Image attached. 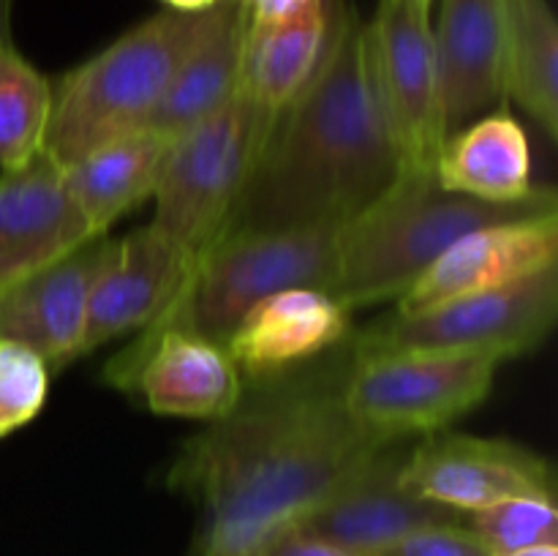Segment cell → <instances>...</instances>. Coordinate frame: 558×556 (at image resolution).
<instances>
[{"label":"cell","mask_w":558,"mask_h":556,"mask_svg":"<svg viewBox=\"0 0 558 556\" xmlns=\"http://www.w3.org/2000/svg\"><path fill=\"white\" fill-rule=\"evenodd\" d=\"M343 374L336 368L243 396L180 447L167 485L199 507L196 556H254L392 442L352 418Z\"/></svg>","instance_id":"1"},{"label":"cell","mask_w":558,"mask_h":556,"mask_svg":"<svg viewBox=\"0 0 558 556\" xmlns=\"http://www.w3.org/2000/svg\"><path fill=\"white\" fill-rule=\"evenodd\" d=\"M401 174L376 98L365 22L338 0L314 80L276 114L227 234L347 223Z\"/></svg>","instance_id":"2"},{"label":"cell","mask_w":558,"mask_h":556,"mask_svg":"<svg viewBox=\"0 0 558 556\" xmlns=\"http://www.w3.org/2000/svg\"><path fill=\"white\" fill-rule=\"evenodd\" d=\"M550 210H558L554 189H537L512 205H494L441 189L434 169L401 172L379 200L341 227L327 294L349 311L387 300L398 303L463 234Z\"/></svg>","instance_id":"3"},{"label":"cell","mask_w":558,"mask_h":556,"mask_svg":"<svg viewBox=\"0 0 558 556\" xmlns=\"http://www.w3.org/2000/svg\"><path fill=\"white\" fill-rule=\"evenodd\" d=\"M218 5L202 14L161 9L65 71L52 85L47 156L65 169L85 153L145 129L183 60L216 25Z\"/></svg>","instance_id":"4"},{"label":"cell","mask_w":558,"mask_h":556,"mask_svg":"<svg viewBox=\"0 0 558 556\" xmlns=\"http://www.w3.org/2000/svg\"><path fill=\"white\" fill-rule=\"evenodd\" d=\"M343 223L234 232L191 265L183 287L153 325L140 333L185 330L227 347L243 316L283 289H325L336 276Z\"/></svg>","instance_id":"5"},{"label":"cell","mask_w":558,"mask_h":556,"mask_svg":"<svg viewBox=\"0 0 558 556\" xmlns=\"http://www.w3.org/2000/svg\"><path fill=\"white\" fill-rule=\"evenodd\" d=\"M276 114L238 90L218 112L172 142L153 191V227L191 259L227 232L234 205L265 147Z\"/></svg>","instance_id":"6"},{"label":"cell","mask_w":558,"mask_h":556,"mask_svg":"<svg viewBox=\"0 0 558 556\" xmlns=\"http://www.w3.org/2000/svg\"><path fill=\"white\" fill-rule=\"evenodd\" d=\"M499 365L490 354L445 349L352 354L343 403L357 423L385 439H420L474 412L494 390Z\"/></svg>","instance_id":"7"},{"label":"cell","mask_w":558,"mask_h":556,"mask_svg":"<svg viewBox=\"0 0 558 556\" xmlns=\"http://www.w3.org/2000/svg\"><path fill=\"white\" fill-rule=\"evenodd\" d=\"M558 314V267L526 281L441 300L417 311H392L349 338L354 358L403 349L480 352L512 360L543 347Z\"/></svg>","instance_id":"8"},{"label":"cell","mask_w":558,"mask_h":556,"mask_svg":"<svg viewBox=\"0 0 558 556\" xmlns=\"http://www.w3.org/2000/svg\"><path fill=\"white\" fill-rule=\"evenodd\" d=\"M365 52L401 172L434 169L447 125L430 11L379 0L365 22Z\"/></svg>","instance_id":"9"},{"label":"cell","mask_w":558,"mask_h":556,"mask_svg":"<svg viewBox=\"0 0 558 556\" xmlns=\"http://www.w3.org/2000/svg\"><path fill=\"white\" fill-rule=\"evenodd\" d=\"M104 382L140 398L153 414L221 420L243 401V371L223 343L185 330L136 333L104 365Z\"/></svg>","instance_id":"10"},{"label":"cell","mask_w":558,"mask_h":556,"mask_svg":"<svg viewBox=\"0 0 558 556\" xmlns=\"http://www.w3.org/2000/svg\"><path fill=\"white\" fill-rule=\"evenodd\" d=\"M403 483L423 499L469 516L510 496L556 499L548 458L505 436L436 431L409 447Z\"/></svg>","instance_id":"11"},{"label":"cell","mask_w":558,"mask_h":556,"mask_svg":"<svg viewBox=\"0 0 558 556\" xmlns=\"http://www.w3.org/2000/svg\"><path fill=\"white\" fill-rule=\"evenodd\" d=\"M412 442L392 439L376 447L298 523V529L347 554L363 556L417 529L466 521L461 512L407 488L401 474Z\"/></svg>","instance_id":"12"},{"label":"cell","mask_w":558,"mask_h":556,"mask_svg":"<svg viewBox=\"0 0 558 556\" xmlns=\"http://www.w3.org/2000/svg\"><path fill=\"white\" fill-rule=\"evenodd\" d=\"M96 238L71 194L65 169L47 150L0 172V289L65 259Z\"/></svg>","instance_id":"13"},{"label":"cell","mask_w":558,"mask_h":556,"mask_svg":"<svg viewBox=\"0 0 558 556\" xmlns=\"http://www.w3.org/2000/svg\"><path fill=\"white\" fill-rule=\"evenodd\" d=\"M558 267V210L474 229L450 245L396 303L417 311L461 294L488 292Z\"/></svg>","instance_id":"14"},{"label":"cell","mask_w":558,"mask_h":556,"mask_svg":"<svg viewBox=\"0 0 558 556\" xmlns=\"http://www.w3.org/2000/svg\"><path fill=\"white\" fill-rule=\"evenodd\" d=\"M112 238H96L65 259L0 289V341L36 352L49 368L82 358L87 303Z\"/></svg>","instance_id":"15"},{"label":"cell","mask_w":558,"mask_h":556,"mask_svg":"<svg viewBox=\"0 0 558 556\" xmlns=\"http://www.w3.org/2000/svg\"><path fill=\"white\" fill-rule=\"evenodd\" d=\"M191 259L153 223L112 240L87 303L82 354L145 330L183 287Z\"/></svg>","instance_id":"16"},{"label":"cell","mask_w":558,"mask_h":556,"mask_svg":"<svg viewBox=\"0 0 558 556\" xmlns=\"http://www.w3.org/2000/svg\"><path fill=\"white\" fill-rule=\"evenodd\" d=\"M349 336L352 311L347 305L325 289L298 287L259 300L229 336L227 349L243 374L276 379L349 343Z\"/></svg>","instance_id":"17"},{"label":"cell","mask_w":558,"mask_h":556,"mask_svg":"<svg viewBox=\"0 0 558 556\" xmlns=\"http://www.w3.org/2000/svg\"><path fill=\"white\" fill-rule=\"evenodd\" d=\"M434 41L447 134L505 104L501 0H441Z\"/></svg>","instance_id":"18"},{"label":"cell","mask_w":558,"mask_h":556,"mask_svg":"<svg viewBox=\"0 0 558 556\" xmlns=\"http://www.w3.org/2000/svg\"><path fill=\"white\" fill-rule=\"evenodd\" d=\"M436 180L452 194L494 205L523 202L539 189L532 180V145L507 101L450 131L434 164Z\"/></svg>","instance_id":"19"},{"label":"cell","mask_w":558,"mask_h":556,"mask_svg":"<svg viewBox=\"0 0 558 556\" xmlns=\"http://www.w3.org/2000/svg\"><path fill=\"white\" fill-rule=\"evenodd\" d=\"M245 49V14L240 0L218 5L216 25L183 60L145 129L178 140L223 107L240 90Z\"/></svg>","instance_id":"20"},{"label":"cell","mask_w":558,"mask_h":556,"mask_svg":"<svg viewBox=\"0 0 558 556\" xmlns=\"http://www.w3.org/2000/svg\"><path fill=\"white\" fill-rule=\"evenodd\" d=\"M172 142L156 131L140 129L85 153L80 161L65 167L71 194L98 238L125 213L153 200Z\"/></svg>","instance_id":"21"},{"label":"cell","mask_w":558,"mask_h":556,"mask_svg":"<svg viewBox=\"0 0 558 556\" xmlns=\"http://www.w3.org/2000/svg\"><path fill=\"white\" fill-rule=\"evenodd\" d=\"M336 5L338 0H322L294 20L270 27H251L245 22L240 90L272 114L292 104L325 58L336 25Z\"/></svg>","instance_id":"22"},{"label":"cell","mask_w":558,"mask_h":556,"mask_svg":"<svg viewBox=\"0 0 558 556\" xmlns=\"http://www.w3.org/2000/svg\"><path fill=\"white\" fill-rule=\"evenodd\" d=\"M505 101L548 136L558 131V25L550 0H501Z\"/></svg>","instance_id":"23"},{"label":"cell","mask_w":558,"mask_h":556,"mask_svg":"<svg viewBox=\"0 0 558 556\" xmlns=\"http://www.w3.org/2000/svg\"><path fill=\"white\" fill-rule=\"evenodd\" d=\"M49 114L52 82L11 38H0V172L44 150Z\"/></svg>","instance_id":"24"},{"label":"cell","mask_w":558,"mask_h":556,"mask_svg":"<svg viewBox=\"0 0 558 556\" xmlns=\"http://www.w3.org/2000/svg\"><path fill=\"white\" fill-rule=\"evenodd\" d=\"M466 527L488 545L494 556L534 548V545H558L556 499L510 496L477 512H469Z\"/></svg>","instance_id":"25"},{"label":"cell","mask_w":558,"mask_h":556,"mask_svg":"<svg viewBox=\"0 0 558 556\" xmlns=\"http://www.w3.org/2000/svg\"><path fill=\"white\" fill-rule=\"evenodd\" d=\"M49 371L36 352L0 341V439L38 418L47 403Z\"/></svg>","instance_id":"26"},{"label":"cell","mask_w":558,"mask_h":556,"mask_svg":"<svg viewBox=\"0 0 558 556\" xmlns=\"http://www.w3.org/2000/svg\"><path fill=\"white\" fill-rule=\"evenodd\" d=\"M363 556H494L488 545L461 523H439L409 532Z\"/></svg>","instance_id":"27"},{"label":"cell","mask_w":558,"mask_h":556,"mask_svg":"<svg viewBox=\"0 0 558 556\" xmlns=\"http://www.w3.org/2000/svg\"><path fill=\"white\" fill-rule=\"evenodd\" d=\"M254 556H352V554L325 543V540L314 537V534L303 532V529L292 527L287 529V532L276 534L270 543L262 545Z\"/></svg>","instance_id":"28"},{"label":"cell","mask_w":558,"mask_h":556,"mask_svg":"<svg viewBox=\"0 0 558 556\" xmlns=\"http://www.w3.org/2000/svg\"><path fill=\"white\" fill-rule=\"evenodd\" d=\"M316 3H322V0H240L245 22L251 27L281 25V22L300 16L303 11L314 9Z\"/></svg>","instance_id":"29"},{"label":"cell","mask_w":558,"mask_h":556,"mask_svg":"<svg viewBox=\"0 0 558 556\" xmlns=\"http://www.w3.org/2000/svg\"><path fill=\"white\" fill-rule=\"evenodd\" d=\"M163 9L180 11V14H202V11L216 9L223 0H161Z\"/></svg>","instance_id":"30"},{"label":"cell","mask_w":558,"mask_h":556,"mask_svg":"<svg viewBox=\"0 0 558 556\" xmlns=\"http://www.w3.org/2000/svg\"><path fill=\"white\" fill-rule=\"evenodd\" d=\"M496 556H558V545H534V548L510 551V554H496Z\"/></svg>","instance_id":"31"},{"label":"cell","mask_w":558,"mask_h":556,"mask_svg":"<svg viewBox=\"0 0 558 556\" xmlns=\"http://www.w3.org/2000/svg\"><path fill=\"white\" fill-rule=\"evenodd\" d=\"M11 5L14 0H0V38H11Z\"/></svg>","instance_id":"32"},{"label":"cell","mask_w":558,"mask_h":556,"mask_svg":"<svg viewBox=\"0 0 558 556\" xmlns=\"http://www.w3.org/2000/svg\"><path fill=\"white\" fill-rule=\"evenodd\" d=\"M403 3H409V5H417V9H425V11H430V5H434V0H403Z\"/></svg>","instance_id":"33"}]
</instances>
